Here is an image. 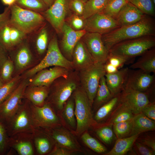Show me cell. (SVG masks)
Masks as SVG:
<instances>
[{
	"mask_svg": "<svg viewBox=\"0 0 155 155\" xmlns=\"http://www.w3.org/2000/svg\"><path fill=\"white\" fill-rule=\"evenodd\" d=\"M9 137L6 125L0 118V155H7L9 150Z\"/></svg>",
	"mask_w": 155,
	"mask_h": 155,
	"instance_id": "obj_39",
	"label": "cell"
},
{
	"mask_svg": "<svg viewBox=\"0 0 155 155\" xmlns=\"http://www.w3.org/2000/svg\"><path fill=\"white\" fill-rule=\"evenodd\" d=\"M85 1L83 0H69V9L73 11L75 14L82 16L84 11Z\"/></svg>",
	"mask_w": 155,
	"mask_h": 155,
	"instance_id": "obj_46",
	"label": "cell"
},
{
	"mask_svg": "<svg viewBox=\"0 0 155 155\" xmlns=\"http://www.w3.org/2000/svg\"><path fill=\"white\" fill-rule=\"evenodd\" d=\"M10 27V40L12 47L21 42L26 34L14 27Z\"/></svg>",
	"mask_w": 155,
	"mask_h": 155,
	"instance_id": "obj_45",
	"label": "cell"
},
{
	"mask_svg": "<svg viewBox=\"0 0 155 155\" xmlns=\"http://www.w3.org/2000/svg\"><path fill=\"white\" fill-rule=\"evenodd\" d=\"M32 56L31 52L26 45L21 46L18 51L15 57L16 67L18 70H22L31 63Z\"/></svg>",
	"mask_w": 155,
	"mask_h": 155,
	"instance_id": "obj_30",
	"label": "cell"
},
{
	"mask_svg": "<svg viewBox=\"0 0 155 155\" xmlns=\"http://www.w3.org/2000/svg\"><path fill=\"white\" fill-rule=\"evenodd\" d=\"M69 74L59 78V80L49 94L47 101L45 102L49 104L56 113L63 109L65 103L78 86L76 79Z\"/></svg>",
	"mask_w": 155,
	"mask_h": 155,
	"instance_id": "obj_5",
	"label": "cell"
},
{
	"mask_svg": "<svg viewBox=\"0 0 155 155\" xmlns=\"http://www.w3.org/2000/svg\"><path fill=\"white\" fill-rule=\"evenodd\" d=\"M82 41L95 62L105 64L109 51L105 46L101 34L87 32L82 37Z\"/></svg>",
	"mask_w": 155,
	"mask_h": 155,
	"instance_id": "obj_13",
	"label": "cell"
},
{
	"mask_svg": "<svg viewBox=\"0 0 155 155\" xmlns=\"http://www.w3.org/2000/svg\"><path fill=\"white\" fill-rule=\"evenodd\" d=\"M73 151L55 145L54 146L48 155H70Z\"/></svg>",
	"mask_w": 155,
	"mask_h": 155,
	"instance_id": "obj_52",
	"label": "cell"
},
{
	"mask_svg": "<svg viewBox=\"0 0 155 155\" xmlns=\"http://www.w3.org/2000/svg\"><path fill=\"white\" fill-rule=\"evenodd\" d=\"M153 3H154L155 4V0H152Z\"/></svg>",
	"mask_w": 155,
	"mask_h": 155,
	"instance_id": "obj_59",
	"label": "cell"
},
{
	"mask_svg": "<svg viewBox=\"0 0 155 155\" xmlns=\"http://www.w3.org/2000/svg\"><path fill=\"white\" fill-rule=\"evenodd\" d=\"M155 45L154 36H144L118 43L111 47L108 53L122 58L129 63L134 58L141 55Z\"/></svg>",
	"mask_w": 155,
	"mask_h": 155,
	"instance_id": "obj_3",
	"label": "cell"
},
{
	"mask_svg": "<svg viewBox=\"0 0 155 155\" xmlns=\"http://www.w3.org/2000/svg\"><path fill=\"white\" fill-rule=\"evenodd\" d=\"M16 0H1L3 3L8 6H11L15 3Z\"/></svg>",
	"mask_w": 155,
	"mask_h": 155,
	"instance_id": "obj_56",
	"label": "cell"
},
{
	"mask_svg": "<svg viewBox=\"0 0 155 155\" xmlns=\"http://www.w3.org/2000/svg\"><path fill=\"white\" fill-rule=\"evenodd\" d=\"M32 134L36 155H48L55 146L52 139L39 128H34Z\"/></svg>",
	"mask_w": 155,
	"mask_h": 155,
	"instance_id": "obj_21",
	"label": "cell"
},
{
	"mask_svg": "<svg viewBox=\"0 0 155 155\" xmlns=\"http://www.w3.org/2000/svg\"><path fill=\"white\" fill-rule=\"evenodd\" d=\"M96 133L100 139L107 144H111L114 138L115 134L110 125L100 127Z\"/></svg>",
	"mask_w": 155,
	"mask_h": 155,
	"instance_id": "obj_42",
	"label": "cell"
},
{
	"mask_svg": "<svg viewBox=\"0 0 155 155\" xmlns=\"http://www.w3.org/2000/svg\"><path fill=\"white\" fill-rule=\"evenodd\" d=\"M85 2L87 0H83Z\"/></svg>",
	"mask_w": 155,
	"mask_h": 155,
	"instance_id": "obj_60",
	"label": "cell"
},
{
	"mask_svg": "<svg viewBox=\"0 0 155 155\" xmlns=\"http://www.w3.org/2000/svg\"><path fill=\"white\" fill-rule=\"evenodd\" d=\"M129 69L125 67L114 73L105 75L106 85L113 96L120 93L125 88Z\"/></svg>",
	"mask_w": 155,
	"mask_h": 155,
	"instance_id": "obj_23",
	"label": "cell"
},
{
	"mask_svg": "<svg viewBox=\"0 0 155 155\" xmlns=\"http://www.w3.org/2000/svg\"><path fill=\"white\" fill-rule=\"evenodd\" d=\"M120 93L113 96L109 101L98 108L94 116L96 121H100L105 119L116 106L119 101Z\"/></svg>",
	"mask_w": 155,
	"mask_h": 155,
	"instance_id": "obj_31",
	"label": "cell"
},
{
	"mask_svg": "<svg viewBox=\"0 0 155 155\" xmlns=\"http://www.w3.org/2000/svg\"><path fill=\"white\" fill-rule=\"evenodd\" d=\"M9 146L19 155H35L32 132H20L9 136Z\"/></svg>",
	"mask_w": 155,
	"mask_h": 155,
	"instance_id": "obj_16",
	"label": "cell"
},
{
	"mask_svg": "<svg viewBox=\"0 0 155 155\" xmlns=\"http://www.w3.org/2000/svg\"><path fill=\"white\" fill-rule=\"evenodd\" d=\"M155 85L154 75L138 69H129L125 87L140 92L149 93Z\"/></svg>",
	"mask_w": 155,
	"mask_h": 155,
	"instance_id": "obj_15",
	"label": "cell"
},
{
	"mask_svg": "<svg viewBox=\"0 0 155 155\" xmlns=\"http://www.w3.org/2000/svg\"><path fill=\"white\" fill-rule=\"evenodd\" d=\"M129 1L144 14L154 15V3L152 0H129Z\"/></svg>",
	"mask_w": 155,
	"mask_h": 155,
	"instance_id": "obj_40",
	"label": "cell"
},
{
	"mask_svg": "<svg viewBox=\"0 0 155 155\" xmlns=\"http://www.w3.org/2000/svg\"><path fill=\"white\" fill-rule=\"evenodd\" d=\"M48 42V34L45 28L40 30L36 39V47L37 52L40 54H43L46 49Z\"/></svg>",
	"mask_w": 155,
	"mask_h": 155,
	"instance_id": "obj_43",
	"label": "cell"
},
{
	"mask_svg": "<svg viewBox=\"0 0 155 155\" xmlns=\"http://www.w3.org/2000/svg\"><path fill=\"white\" fill-rule=\"evenodd\" d=\"M14 65L12 61L8 58L3 64L0 69V77L5 83L12 78Z\"/></svg>",
	"mask_w": 155,
	"mask_h": 155,
	"instance_id": "obj_41",
	"label": "cell"
},
{
	"mask_svg": "<svg viewBox=\"0 0 155 155\" xmlns=\"http://www.w3.org/2000/svg\"><path fill=\"white\" fill-rule=\"evenodd\" d=\"M132 119L113 124V132L118 139L129 136L132 129Z\"/></svg>",
	"mask_w": 155,
	"mask_h": 155,
	"instance_id": "obj_36",
	"label": "cell"
},
{
	"mask_svg": "<svg viewBox=\"0 0 155 155\" xmlns=\"http://www.w3.org/2000/svg\"><path fill=\"white\" fill-rule=\"evenodd\" d=\"M20 75L12 78L0 88V104L5 100L18 86L21 78Z\"/></svg>",
	"mask_w": 155,
	"mask_h": 155,
	"instance_id": "obj_34",
	"label": "cell"
},
{
	"mask_svg": "<svg viewBox=\"0 0 155 155\" xmlns=\"http://www.w3.org/2000/svg\"><path fill=\"white\" fill-rule=\"evenodd\" d=\"M5 83L0 77V88Z\"/></svg>",
	"mask_w": 155,
	"mask_h": 155,
	"instance_id": "obj_58",
	"label": "cell"
},
{
	"mask_svg": "<svg viewBox=\"0 0 155 155\" xmlns=\"http://www.w3.org/2000/svg\"><path fill=\"white\" fill-rule=\"evenodd\" d=\"M132 120V129L129 136L155 130V121L150 119L142 112L135 115Z\"/></svg>",
	"mask_w": 155,
	"mask_h": 155,
	"instance_id": "obj_25",
	"label": "cell"
},
{
	"mask_svg": "<svg viewBox=\"0 0 155 155\" xmlns=\"http://www.w3.org/2000/svg\"><path fill=\"white\" fill-rule=\"evenodd\" d=\"M55 0H43L46 5L48 8L50 7L53 3Z\"/></svg>",
	"mask_w": 155,
	"mask_h": 155,
	"instance_id": "obj_57",
	"label": "cell"
},
{
	"mask_svg": "<svg viewBox=\"0 0 155 155\" xmlns=\"http://www.w3.org/2000/svg\"><path fill=\"white\" fill-rule=\"evenodd\" d=\"M70 70L60 66L43 69L37 72L30 82V86H43L49 87L57 79L67 76Z\"/></svg>",
	"mask_w": 155,
	"mask_h": 155,
	"instance_id": "obj_18",
	"label": "cell"
},
{
	"mask_svg": "<svg viewBox=\"0 0 155 155\" xmlns=\"http://www.w3.org/2000/svg\"><path fill=\"white\" fill-rule=\"evenodd\" d=\"M8 58L6 52L0 46V69L4 62Z\"/></svg>",
	"mask_w": 155,
	"mask_h": 155,
	"instance_id": "obj_55",
	"label": "cell"
},
{
	"mask_svg": "<svg viewBox=\"0 0 155 155\" xmlns=\"http://www.w3.org/2000/svg\"><path fill=\"white\" fill-rule=\"evenodd\" d=\"M28 83L26 80L22 81L11 94L0 104V118L5 124L19 108Z\"/></svg>",
	"mask_w": 155,
	"mask_h": 155,
	"instance_id": "obj_10",
	"label": "cell"
},
{
	"mask_svg": "<svg viewBox=\"0 0 155 155\" xmlns=\"http://www.w3.org/2000/svg\"><path fill=\"white\" fill-rule=\"evenodd\" d=\"M5 124L9 136L20 132H32L34 128L30 102L26 99L22 101L17 111Z\"/></svg>",
	"mask_w": 155,
	"mask_h": 155,
	"instance_id": "obj_8",
	"label": "cell"
},
{
	"mask_svg": "<svg viewBox=\"0 0 155 155\" xmlns=\"http://www.w3.org/2000/svg\"><path fill=\"white\" fill-rule=\"evenodd\" d=\"M117 106V112L110 121V124L113 125L117 123L130 120L133 118L134 115L130 110L118 103Z\"/></svg>",
	"mask_w": 155,
	"mask_h": 155,
	"instance_id": "obj_38",
	"label": "cell"
},
{
	"mask_svg": "<svg viewBox=\"0 0 155 155\" xmlns=\"http://www.w3.org/2000/svg\"><path fill=\"white\" fill-rule=\"evenodd\" d=\"M120 27L115 19L102 12L85 20L84 29L87 32L103 35Z\"/></svg>",
	"mask_w": 155,
	"mask_h": 155,
	"instance_id": "obj_12",
	"label": "cell"
},
{
	"mask_svg": "<svg viewBox=\"0 0 155 155\" xmlns=\"http://www.w3.org/2000/svg\"><path fill=\"white\" fill-rule=\"evenodd\" d=\"M72 57L73 68L78 71L85 69L95 62L85 44L80 40L74 47Z\"/></svg>",
	"mask_w": 155,
	"mask_h": 155,
	"instance_id": "obj_22",
	"label": "cell"
},
{
	"mask_svg": "<svg viewBox=\"0 0 155 155\" xmlns=\"http://www.w3.org/2000/svg\"><path fill=\"white\" fill-rule=\"evenodd\" d=\"M129 2V0H108L102 12L115 18L122 8Z\"/></svg>",
	"mask_w": 155,
	"mask_h": 155,
	"instance_id": "obj_35",
	"label": "cell"
},
{
	"mask_svg": "<svg viewBox=\"0 0 155 155\" xmlns=\"http://www.w3.org/2000/svg\"><path fill=\"white\" fill-rule=\"evenodd\" d=\"M104 69L106 73L108 74L114 73L119 70L117 67L108 62L104 64Z\"/></svg>",
	"mask_w": 155,
	"mask_h": 155,
	"instance_id": "obj_54",
	"label": "cell"
},
{
	"mask_svg": "<svg viewBox=\"0 0 155 155\" xmlns=\"http://www.w3.org/2000/svg\"><path fill=\"white\" fill-rule=\"evenodd\" d=\"M104 64L94 62L80 71V80L82 87L86 92L92 107L101 78L106 72Z\"/></svg>",
	"mask_w": 155,
	"mask_h": 155,
	"instance_id": "obj_7",
	"label": "cell"
},
{
	"mask_svg": "<svg viewBox=\"0 0 155 155\" xmlns=\"http://www.w3.org/2000/svg\"><path fill=\"white\" fill-rule=\"evenodd\" d=\"M142 113L150 119L155 120V102H150L142 110Z\"/></svg>",
	"mask_w": 155,
	"mask_h": 155,
	"instance_id": "obj_51",
	"label": "cell"
},
{
	"mask_svg": "<svg viewBox=\"0 0 155 155\" xmlns=\"http://www.w3.org/2000/svg\"><path fill=\"white\" fill-rule=\"evenodd\" d=\"M113 96L106 85L105 76L102 77L93 104L94 108L95 109L98 108Z\"/></svg>",
	"mask_w": 155,
	"mask_h": 155,
	"instance_id": "obj_28",
	"label": "cell"
},
{
	"mask_svg": "<svg viewBox=\"0 0 155 155\" xmlns=\"http://www.w3.org/2000/svg\"><path fill=\"white\" fill-rule=\"evenodd\" d=\"M49 90V87L45 86H30L26 88L24 98L27 99L34 105L42 106L45 103Z\"/></svg>",
	"mask_w": 155,
	"mask_h": 155,
	"instance_id": "obj_24",
	"label": "cell"
},
{
	"mask_svg": "<svg viewBox=\"0 0 155 155\" xmlns=\"http://www.w3.org/2000/svg\"><path fill=\"white\" fill-rule=\"evenodd\" d=\"M40 128L52 139L55 145L73 152L80 151V146L75 138L65 129L59 127L51 129Z\"/></svg>",
	"mask_w": 155,
	"mask_h": 155,
	"instance_id": "obj_17",
	"label": "cell"
},
{
	"mask_svg": "<svg viewBox=\"0 0 155 155\" xmlns=\"http://www.w3.org/2000/svg\"><path fill=\"white\" fill-rule=\"evenodd\" d=\"M64 106L63 115L67 123L74 130L76 127V121L74 113L75 102L73 96L70 97Z\"/></svg>",
	"mask_w": 155,
	"mask_h": 155,
	"instance_id": "obj_33",
	"label": "cell"
},
{
	"mask_svg": "<svg viewBox=\"0 0 155 155\" xmlns=\"http://www.w3.org/2000/svg\"><path fill=\"white\" fill-rule=\"evenodd\" d=\"M70 26L73 29L78 30L84 28L85 20L78 15L72 16L70 19Z\"/></svg>",
	"mask_w": 155,
	"mask_h": 155,
	"instance_id": "obj_48",
	"label": "cell"
},
{
	"mask_svg": "<svg viewBox=\"0 0 155 155\" xmlns=\"http://www.w3.org/2000/svg\"><path fill=\"white\" fill-rule=\"evenodd\" d=\"M148 94L125 87L120 92L118 104L135 115L141 113L143 108L151 102Z\"/></svg>",
	"mask_w": 155,
	"mask_h": 155,
	"instance_id": "obj_11",
	"label": "cell"
},
{
	"mask_svg": "<svg viewBox=\"0 0 155 155\" xmlns=\"http://www.w3.org/2000/svg\"><path fill=\"white\" fill-rule=\"evenodd\" d=\"M146 15L129 2L121 9L115 19L120 26L136 23Z\"/></svg>",
	"mask_w": 155,
	"mask_h": 155,
	"instance_id": "obj_20",
	"label": "cell"
},
{
	"mask_svg": "<svg viewBox=\"0 0 155 155\" xmlns=\"http://www.w3.org/2000/svg\"><path fill=\"white\" fill-rule=\"evenodd\" d=\"M138 142L155 151V142L153 139L150 138H144L141 139Z\"/></svg>",
	"mask_w": 155,
	"mask_h": 155,
	"instance_id": "obj_53",
	"label": "cell"
},
{
	"mask_svg": "<svg viewBox=\"0 0 155 155\" xmlns=\"http://www.w3.org/2000/svg\"><path fill=\"white\" fill-rule=\"evenodd\" d=\"M31 108L34 128L51 129L61 125L59 118L49 104L45 103L43 106L39 107L31 103Z\"/></svg>",
	"mask_w": 155,
	"mask_h": 155,
	"instance_id": "obj_9",
	"label": "cell"
},
{
	"mask_svg": "<svg viewBox=\"0 0 155 155\" xmlns=\"http://www.w3.org/2000/svg\"><path fill=\"white\" fill-rule=\"evenodd\" d=\"M10 7V17L8 25L26 34L36 31L44 23V18L39 13L22 8L15 3Z\"/></svg>",
	"mask_w": 155,
	"mask_h": 155,
	"instance_id": "obj_2",
	"label": "cell"
},
{
	"mask_svg": "<svg viewBox=\"0 0 155 155\" xmlns=\"http://www.w3.org/2000/svg\"><path fill=\"white\" fill-rule=\"evenodd\" d=\"M139 135L119 138L112 149L105 153V155H123L131 150Z\"/></svg>",
	"mask_w": 155,
	"mask_h": 155,
	"instance_id": "obj_27",
	"label": "cell"
},
{
	"mask_svg": "<svg viewBox=\"0 0 155 155\" xmlns=\"http://www.w3.org/2000/svg\"><path fill=\"white\" fill-rule=\"evenodd\" d=\"M135 151L139 155H154L155 151L150 148L138 141L135 142L134 143Z\"/></svg>",
	"mask_w": 155,
	"mask_h": 155,
	"instance_id": "obj_47",
	"label": "cell"
},
{
	"mask_svg": "<svg viewBox=\"0 0 155 155\" xmlns=\"http://www.w3.org/2000/svg\"><path fill=\"white\" fill-rule=\"evenodd\" d=\"M10 13V6L6 7L3 12L0 13V32L5 27L8 25Z\"/></svg>",
	"mask_w": 155,
	"mask_h": 155,
	"instance_id": "obj_50",
	"label": "cell"
},
{
	"mask_svg": "<svg viewBox=\"0 0 155 155\" xmlns=\"http://www.w3.org/2000/svg\"><path fill=\"white\" fill-rule=\"evenodd\" d=\"M61 67L71 70L73 68L72 62L68 59L61 53L56 37L51 40L46 54L38 65L29 69L26 73L27 77H31L40 70L50 67Z\"/></svg>",
	"mask_w": 155,
	"mask_h": 155,
	"instance_id": "obj_6",
	"label": "cell"
},
{
	"mask_svg": "<svg viewBox=\"0 0 155 155\" xmlns=\"http://www.w3.org/2000/svg\"><path fill=\"white\" fill-rule=\"evenodd\" d=\"M15 4L22 8L39 13L48 8L43 0H16Z\"/></svg>",
	"mask_w": 155,
	"mask_h": 155,
	"instance_id": "obj_32",
	"label": "cell"
},
{
	"mask_svg": "<svg viewBox=\"0 0 155 155\" xmlns=\"http://www.w3.org/2000/svg\"><path fill=\"white\" fill-rule=\"evenodd\" d=\"M10 27H5L0 32V46L6 52L12 48L10 36Z\"/></svg>",
	"mask_w": 155,
	"mask_h": 155,
	"instance_id": "obj_44",
	"label": "cell"
},
{
	"mask_svg": "<svg viewBox=\"0 0 155 155\" xmlns=\"http://www.w3.org/2000/svg\"><path fill=\"white\" fill-rule=\"evenodd\" d=\"M106 62L111 64L118 69L128 63L125 59L119 56L108 53Z\"/></svg>",
	"mask_w": 155,
	"mask_h": 155,
	"instance_id": "obj_49",
	"label": "cell"
},
{
	"mask_svg": "<svg viewBox=\"0 0 155 155\" xmlns=\"http://www.w3.org/2000/svg\"><path fill=\"white\" fill-rule=\"evenodd\" d=\"M69 0H55L52 5L43 12L45 18L57 33L62 32L66 14L69 9Z\"/></svg>",
	"mask_w": 155,
	"mask_h": 155,
	"instance_id": "obj_14",
	"label": "cell"
},
{
	"mask_svg": "<svg viewBox=\"0 0 155 155\" xmlns=\"http://www.w3.org/2000/svg\"><path fill=\"white\" fill-rule=\"evenodd\" d=\"M83 142L93 151L99 153H105L106 148L98 140L92 137L88 132H84L81 136Z\"/></svg>",
	"mask_w": 155,
	"mask_h": 155,
	"instance_id": "obj_37",
	"label": "cell"
},
{
	"mask_svg": "<svg viewBox=\"0 0 155 155\" xmlns=\"http://www.w3.org/2000/svg\"><path fill=\"white\" fill-rule=\"evenodd\" d=\"M130 67L133 69H138L148 73H155V49L154 47L148 50Z\"/></svg>",
	"mask_w": 155,
	"mask_h": 155,
	"instance_id": "obj_26",
	"label": "cell"
},
{
	"mask_svg": "<svg viewBox=\"0 0 155 155\" xmlns=\"http://www.w3.org/2000/svg\"><path fill=\"white\" fill-rule=\"evenodd\" d=\"M108 0H87L85 3L82 17L85 20L97 13L102 12Z\"/></svg>",
	"mask_w": 155,
	"mask_h": 155,
	"instance_id": "obj_29",
	"label": "cell"
},
{
	"mask_svg": "<svg viewBox=\"0 0 155 155\" xmlns=\"http://www.w3.org/2000/svg\"><path fill=\"white\" fill-rule=\"evenodd\" d=\"M75 103L74 113L76 121L75 130L77 135L86 131L93 124L91 106L88 96L83 88L78 86L73 93Z\"/></svg>",
	"mask_w": 155,
	"mask_h": 155,
	"instance_id": "obj_4",
	"label": "cell"
},
{
	"mask_svg": "<svg viewBox=\"0 0 155 155\" xmlns=\"http://www.w3.org/2000/svg\"><path fill=\"white\" fill-rule=\"evenodd\" d=\"M86 32L84 29L75 30L65 22L62 29L63 36L61 45L63 51L68 58L72 57L75 46Z\"/></svg>",
	"mask_w": 155,
	"mask_h": 155,
	"instance_id": "obj_19",
	"label": "cell"
},
{
	"mask_svg": "<svg viewBox=\"0 0 155 155\" xmlns=\"http://www.w3.org/2000/svg\"><path fill=\"white\" fill-rule=\"evenodd\" d=\"M155 26L152 19L146 16L134 24L121 26L102 35L104 44L108 51L121 42L146 36H154Z\"/></svg>",
	"mask_w": 155,
	"mask_h": 155,
	"instance_id": "obj_1",
	"label": "cell"
}]
</instances>
